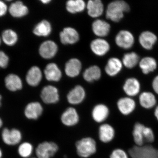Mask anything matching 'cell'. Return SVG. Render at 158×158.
Returning <instances> with one entry per match:
<instances>
[{"mask_svg": "<svg viewBox=\"0 0 158 158\" xmlns=\"http://www.w3.org/2000/svg\"><path fill=\"white\" fill-rule=\"evenodd\" d=\"M8 11L12 17L21 18L28 14L29 9L22 2L18 1L11 3L9 7Z\"/></svg>", "mask_w": 158, "mask_h": 158, "instance_id": "obj_15", "label": "cell"}, {"mask_svg": "<svg viewBox=\"0 0 158 158\" xmlns=\"http://www.w3.org/2000/svg\"><path fill=\"white\" fill-rule=\"evenodd\" d=\"M129 154L131 158H158V151L150 145L138 146L130 148Z\"/></svg>", "mask_w": 158, "mask_h": 158, "instance_id": "obj_3", "label": "cell"}, {"mask_svg": "<svg viewBox=\"0 0 158 158\" xmlns=\"http://www.w3.org/2000/svg\"><path fill=\"white\" fill-rule=\"evenodd\" d=\"M40 98L46 104H55L59 100V90L54 86H45L41 90Z\"/></svg>", "mask_w": 158, "mask_h": 158, "instance_id": "obj_7", "label": "cell"}, {"mask_svg": "<svg viewBox=\"0 0 158 158\" xmlns=\"http://www.w3.org/2000/svg\"><path fill=\"white\" fill-rule=\"evenodd\" d=\"M90 48L94 53L98 56H103L110 50V46L106 40L100 38L94 40L90 43Z\"/></svg>", "mask_w": 158, "mask_h": 158, "instance_id": "obj_19", "label": "cell"}, {"mask_svg": "<svg viewBox=\"0 0 158 158\" xmlns=\"http://www.w3.org/2000/svg\"><path fill=\"white\" fill-rule=\"evenodd\" d=\"M2 95L0 94V107L2 106Z\"/></svg>", "mask_w": 158, "mask_h": 158, "instance_id": "obj_45", "label": "cell"}, {"mask_svg": "<svg viewBox=\"0 0 158 158\" xmlns=\"http://www.w3.org/2000/svg\"><path fill=\"white\" fill-rule=\"evenodd\" d=\"M41 2L43 3L44 4H48V3L50 2V0H42L41 1Z\"/></svg>", "mask_w": 158, "mask_h": 158, "instance_id": "obj_42", "label": "cell"}, {"mask_svg": "<svg viewBox=\"0 0 158 158\" xmlns=\"http://www.w3.org/2000/svg\"><path fill=\"white\" fill-rule=\"evenodd\" d=\"M110 113V109L106 105L98 104L95 105L92 109L91 116L94 121L102 124L107 119Z\"/></svg>", "mask_w": 158, "mask_h": 158, "instance_id": "obj_8", "label": "cell"}, {"mask_svg": "<svg viewBox=\"0 0 158 158\" xmlns=\"http://www.w3.org/2000/svg\"><path fill=\"white\" fill-rule=\"evenodd\" d=\"M86 7L85 2L82 0H69L66 4V8L69 13H75L84 11Z\"/></svg>", "mask_w": 158, "mask_h": 158, "instance_id": "obj_33", "label": "cell"}, {"mask_svg": "<svg viewBox=\"0 0 158 158\" xmlns=\"http://www.w3.org/2000/svg\"><path fill=\"white\" fill-rule=\"evenodd\" d=\"M85 97L86 92L84 88L80 85H77L67 94V101L69 103L73 106L79 105L84 101Z\"/></svg>", "mask_w": 158, "mask_h": 158, "instance_id": "obj_10", "label": "cell"}, {"mask_svg": "<svg viewBox=\"0 0 158 158\" xmlns=\"http://www.w3.org/2000/svg\"><path fill=\"white\" fill-rule=\"evenodd\" d=\"M139 60V56L135 52L126 54L123 58V63L127 68H134L138 64Z\"/></svg>", "mask_w": 158, "mask_h": 158, "instance_id": "obj_34", "label": "cell"}, {"mask_svg": "<svg viewBox=\"0 0 158 158\" xmlns=\"http://www.w3.org/2000/svg\"><path fill=\"white\" fill-rule=\"evenodd\" d=\"M101 71L98 66L96 65L90 66L85 71L83 74V77L85 81L92 82L100 78Z\"/></svg>", "mask_w": 158, "mask_h": 158, "instance_id": "obj_31", "label": "cell"}, {"mask_svg": "<svg viewBox=\"0 0 158 158\" xmlns=\"http://www.w3.org/2000/svg\"><path fill=\"white\" fill-rule=\"evenodd\" d=\"M88 14L92 18L99 17L104 11V6L100 0H90L87 6Z\"/></svg>", "mask_w": 158, "mask_h": 158, "instance_id": "obj_23", "label": "cell"}, {"mask_svg": "<svg viewBox=\"0 0 158 158\" xmlns=\"http://www.w3.org/2000/svg\"><path fill=\"white\" fill-rule=\"evenodd\" d=\"M157 38L155 34L150 31H144L139 36V41L141 45L144 48L150 50L156 42Z\"/></svg>", "mask_w": 158, "mask_h": 158, "instance_id": "obj_24", "label": "cell"}, {"mask_svg": "<svg viewBox=\"0 0 158 158\" xmlns=\"http://www.w3.org/2000/svg\"><path fill=\"white\" fill-rule=\"evenodd\" d=\"M60 120L62 124L68 127L77 125L80 121V116L77 111L73 107H69L61 114Z\"/></svg>", "mask_w": 158, "mask_h": 158, "instance_id": "obj_5", "label": "cell"}, {"mask_svg": "<svg viewBox=\"0 0 158 158\" xmlns=\"http://www.w3.org/2000/svg\"><path fill=\"white\" fill-rule=\"evenodd\" d=\"M2 138L3 142L6 144L13 146L19 144L22 139V135L19 130L13 128H6L3 130Z\"/></svg>", "mask_w": 158, "mask_h": 158, "instance_id": "obj_6", "label": "cell"}, {"mask_svg": "<svg viewBox=\"0 0 158 158\" xmlns=\"http://www.w3.org/2000/svg\"><path fill=\"white\" fill-rule=\"evenodd\" d=\"M139 66L142 72L146 74L155 70L157 67V63L153 58L146 57L141 59L139 63Z\"/></svg>", "mask_w": 158, "mask_h": 158, "instance_id": "obj_32", "label": "cell"}, {"mask_svg": "<svg viewBox=\"0 0 158 158\" xmlns=\"http://www.w3.org/2000/svg\"><path fill=\"white\" fill-rule=\"evenodd\" d=\"M46 78L50 81H59L62 77V72L58 65L51 63L46 66L44 70Z\"/></svg>", "mask_w": 158, "mask_h": 158, "instance_id": "obj_20", "label": "cell"}, {"mask_svg": "<svg viewBox=\"0 0 158 158\" xmlns=\"http://www.w3.org/2000/svg\"><path fill=\"white\" fill-rule=\"evenodd\" d=\"M152 87L156 93L158 94V76L156 77L153 81Z\"/></svg>", "mask_w": 158, "mask_h": 158, "instance_id": "obj_40", "label": "cell"}, {"mask_svg": "<svg viewBox=\"0 0 158 158\" xmlns=\"http://www.w3.org/2000/svg\"><path fill=\"white\" fill-rule=\"evenodd\" d=\"M2 149H1V148H0V158H2Z\"/></svg>", "mask_w": 158, "mask_h": 158, "instance_id": "obj_44", "label": "cell"}, {"mask_svg": "<svg viewBox=\"0 0 158 158\" xmlns=\"http://www.w3.org/2000/svg\"><path fill=\"white\" fill-rule=\"evenodd\" d=\"M34 151V147L32 144L28 142L21 143L19 146L18 152L21 157L28 158L31 156Z\"/></svg>", "mask_w": 158, "mask_h": 158, "instance_id": "obj_35", "label": "cell"}, {"mask_svg": "<svg viewBox=\"0 0 158 158\" xmlns=\"http://www.w3.org/2000/svg\"><path fill=\"white\" fill-rule=\"evenodd\" d=\"M52 26L48 21H41L34 27L33 33L38 37H47L52 32Z\"/></svg>", "mask_w": 158, "mask_h": 158, "instance_id": "obj_28", "label": "cell"}, {"mask_svg": "<svg viewBox=\"0 0 158 158\" xmlns=\"http://www.w3.org/2000/svg\"></svg>", "mask_w": 158, "mask_h": 158, "instance_id": "obj_47", "label": "cell"}, {"mask_svg": "<svg viewBox=\"0 0 158 158\" xmlns=\"http://www.w3.org/2000/svg\"><path fill=\"white\" fill-rule=\"evenodd\" d=\"M2 38H1V37H0V45H1V43H2Z\"/></svg>", "mask_w": 158, "mask_h": 158, "instance_id": "obj_46", "label": "cell"}, {"mask_svg": "<svg viewBox=\"0 0 158 158\" xmlns=\"http://www.w3.org/2000/svg\"><path fill=\"white\" fill-rule=\"evenodd\" d=\"M122 63L119 59L116 58H111L108 60L105 67V71L108 75L111 77L116 75L122 68Z\"/></svg>", "mask_w": 158, "mask_h": 158, "instance_id": "obj_26", "label": "cell"}, {"mask_svg": "<svg viewBox=\"0 0 158 158\" xmlns=\"http://www.w3.org/2000/svg\"><path fill=\"white\" fill-rule=\"evenodd\" d=\"M43 111L44 108L40 103L38 102H31L26 106L24 115L28 119L37 120L42 115Z\"/></svg>", "mask_w": 158, "mask_h": 158, "instance_id": "obj_9", "label": "cell"}, {"mask_svg": "<svg viewBox=\"0 0 158 158\" xmlns=\"http://www.w3.org/2000/svg\"><path fill=\"white\" fill-rule=\"evenodd\" d=\"M77 154L82 158H88L93 156L97 150L96 141L91 137L83 138L75 144Z\"/></svg>", "mask_w": 158, "mask_h": 158, "instance_id": "obj_2", "label": "cell"}, {"mask_svg": "<svg viewBox=\"0 0 158 158\" xmlns=\"http://www.w3.org/2000/svg\"><path fill=\"white\" fill-rule=\"evenodd\" d=\"M145 126L140 123H136L133 128L132 135L136 146L144 145V129Z\"/></svg>", "mask_w": 158, "mask_h": 158, "instance_id": "obj_29", "label": "cell"}, {"mask_svg": "<svg viewBox=\"0 0 158 158\" xmlns=\"http://www.w3.org/2000/svg\"><path fill=\"white\" fill-rule=\"evenodd\" d=\"M139 103L142 107L150 109L154 107L156 104V100L154 94L150 92H144L139 98Z\"/></svg>", "mask_w": 158, "mask_h": 158, "instance_id": "obj_27", "label": "cell"}, {"mask_svg": "<svg viewBox=\"0 0 158 158\" xmlns=\"http://www.w3.org/2000/svg\"><path fill=\"white\" fill-rule=\"evenodd\" d=\"M5 84L9 91L15 92L21 90L23 87L22 81L17 75L10 73L5 77Z\"/></svg>", "mask_w": 158, "mask_h": 158, "instance_id": "obj_17", "label": "cell"}, {"mask_svg": "<svg viewBox=\"0 0 158 158\" xmlns=\"http://www.w3.org/2000/svg\"><path fill=\"white\" fill-rule=\"evenodd\" d=\"M3 125V121L2 118H0V128L2 127Z\"/></svg>", "mask_w": 158, "mask_h": 158, "instance_id": "obj_43", "label": "cell"}, {"mask_svg": "<svg viewBox=\"0 0 158 158\" xmlns=\"http://www.w3.org/2000/svg\"><path fill=\"white\" fill-rule=\"evenodd\" d=\"M110 158H129L127 153L121 148L113 150L110 154Z\"/></svg>", "mask_w": 158, "mask_h": 158, "instance_id": "obj_37", "label": "cell"}, {"mask_svg": "<svg viewBox=\"0 0 158 158\" xmlns=\"http://www.w3.org/2000/svg\"><path fill=\"white\" fill-rule=\"evenodd\" d=\"M123 89L125 93L130 97L135 96L140 92V84L135 78H129L126 81Z\"/></svg>", "mask_w": 158, "mask_h": 158, "instance_id": "obj_25", "label": "cell"}, {"mask_svg": "<svg viewBox=\"0 0 158 158\" xmlns=\"http://www.w3.org/2000/svg\"><path fill=\"white\" fill-rule=\"evenodd\" d=\"M154 115L158 121V106L156 108L155 110Z\"/></svg>", "mask_w": 158, "mask_h": 158, "instance_id": "obj_41", "label": "cell"}, {"mask_svg": "<svg viewBox=\"0 0 158 158\" xmlns=\"http://www.w3.org/2000/svg\"><path fill=\"white\" fill-rule=\"evenodd\" d=\"M92 28L94 33L96 36L104 37L107 36L110 33V26L105 21L97 19L94 22Z\"/></svg>", "mask_w": 158, "mask_h": 158, "instance_id": "obj_22", "label": "cell"}, {"mask_svg": "<svg viewBox=\"0 0 158 158\" xmlns=\"http://www.w3.org/2000/svg\"><path fill=\"white\" fill-rule=\"evenodd\" d=\"M116 44L124 49L131 48L135 42L133 34L128 31H121L118 32L116 37Z\"/></svg>", "mask_w": 158, "mask_h": 158, "instance_id": "obj_11", "label": "cell"}, {"mask_svg": "<svg viewBox=\"0 0 158 158\" xmlns=\"http://www.w3.org/2000/svg\"><path fill=\"white\" fill-rule=\"evenodd\" d=\"M9 10V8L5 2L0 1V17L5 16Z\"/></svg>", "mask_w": 158, "mask_h": 158, "instance_id": "obj_39", "label": "cell"}, {"mask_svg": "<svg viewBox=\"0 0 158 158\" xmlns=\"http://www.w3.org/2000/svg\"><path fill=\"white\" fill-rule=\"evenodd\" d=\"M60 39L63 44H74L78 41L79 35L75 29L72 27H66L60 33Z\"/></svg>", "mask_w": 158, "mask_h": 158, "instance_id": "obj_16", "label": "cell"}, {"mask_svg": "<svg viewBox=\"0 0 158 158\" xmlns=\"http://www.w3.org/2000/svg\"><path fill=\"white\" fill-rule=\"evenodd\" d=\"M117 106L122 114L127 116L134 112L136 108V103L131 98H122L117 102Z\"/></svg>", "mask_w": 158, "mask_h": 158, "instance_id": "obj_14", "label": "cell"}, {"mask_svg": "<svg viewBox=\"0 0 158 158\" xmlns=\"http://www.w3.org/2000/svg\"><path fill=\"white\" fill-rule=\"evenodd\" d=\"M129 10V6L124 1H114L108 5L106 16L112 21L118 22L123 17L124 12H128Z\"/></svg>", "mask_w": 158, "mask_h": 158, "instance_id": "obj_1", "label": "cell"}, {"mask_svg": "<svg viewBox=\"0 0 158 158\" xmlns=\"http://www.w3.org/2000/svg\"><path fill=\"white\" fill-rule=\"evenodd\" d=\"M9 56L2 51H0V68H7L9 65Z\"/></svg>", "mask_w": 158, "mask_h": 158, "instance_id": "obj_38", "label": "cell"}, {"mask_svg": "<svg viewBox=\"0 0 158 158\" xmlns=\"http://www.w3.org/2000/svg\"><path fill=\"white\" fill-rule=\"evenodd\" d=\"M2 41L8 46H13L17 43L18 35L14 30L8 29L3 31L2 34Z\"/></svg>", "mask_w": 158, "mask_h": 158, "instance_id": "obj_30", "label": "cell"}, {"mask_svg": "<svg viewBox=\"0 0 158 158\" xmlns=\"http://www.w3.org/2000/svg\"><path fill=\"white\" fill-rule=\"evenodd\" d=\"M144 142L152 143L155 141V134L152 129L145 126L144 129Z\"/></svg>", "mask_w": 158, "mask_h": 158, "instance_id": "obj_36", "label": "cell"}, {"mask_svg": "<svg viewBox=\"0 0 158 158\" xmlns=\"http://www.w3.org/2000/svg\"><path fill=\"white\" fill-rule=\"evenodd\" d=\"M98 135L99 139L102 142L110 143L115 138V129L111 125L103 123L99 127Z\"/></svg>", "mask_w": 158, "mask_h": 158, "instance_id": "obj_13", "label": "cell"}, {"mask_svg": "<svg viewBox=\"0 0 158 158\" xmlns=\"http://www.w3.org/2000/svg\"><path fill=\"white\" fill-rule=\"evenodd\" d=\"M59 149L58 144L53 141H44L38 144L35 152L37 158H51Z\"/></svg>", "mask_w": 158, "mask_h": 158, "instance_id": "obj_4", "label": "cell"}, {"mask_svg": "<svg viewBox=\"0 0 158 158\" xmlns=\"http://www.w3.org/2000/svg\"><path fill=\"white\" fill-rule=\"evenodd\" d=\"M42 78V74L40 69L37 66H32L27 73L26 81L31 87H36L39 85Z\"/></svg>", "mask_w": 158, "mask_h": 158, "instance_id": "obj_18", "label": "cell"}, {"mask_svg": "<svg viewBox=\"0 0 158 158\" xmlns=\"http://www.w3.org/2000/svg\"><path fill=\"white\" fill-rule=\"evenodd\" d=\"M81 61L77 59H72L65 64V71L66 75L70 77H75L79 75L81 70Z\"/></svg>", "mask_w": 158, "mask_h": 158, "instance_id": "obj_21", "label": "cell"}, {"mask_svg": "<svg viewBox=\"0 0 158 158\" xmlns=\"http://www.w3.org/2000/svg\"><path fill=\"white\" fill-rule=\"evenodd\" d=\"M58 46L52 40H47L41 44L39 48L40 55L45 59H50L56 56Z\"/></svg>", "mask_w": 158, "mask_h": 158, "instance_id": "obj_12", "label": "cell"}]
</instances>
